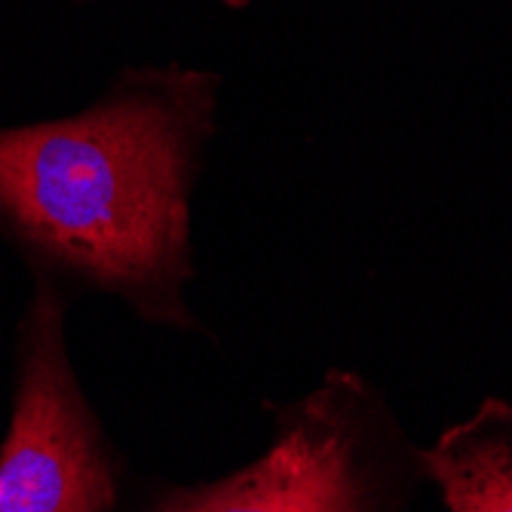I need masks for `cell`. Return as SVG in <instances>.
Returning a JSON list of instances; mask_svg holds the SVG:
<instances>
[{
    "mask_svg": "<svg viewBox=\"0 0 512 512\" xmlns=\"http://www.w3.org/2000/svg\"><path fill=\"white\" fill-rule=\"evenodd\" d=\"M448 512H512V402L485 399L421 451Z\"/></svg>",
    "mask_w": 512,
    "mask_h": 512,
    "instance_id": "cell-4",
    "label": "cell"
},
{
    "mask_svg": "<svg viewBox=\"0 0 512 512\" xmlns=\"http://www.w3.org/2000/svg\"><path fill=\"white\" fill-rule=\"evenodd\" d=\"M65 310V289L37 279L16 332L0 512H117L126 500V460L80 384Z\"/></svg>",
    "mask_w": 512,
    "mask_h": 512,
    "instance_id": "cell-3",
    "label": "cell"
},
{
    "mask_svg": "<svg viewBox=\"0 0 512 512\" xmlns=\"http://www.w3.org/2000/svg\"><path fill=\"white\" fill-rule=\"evenodd\" d=\"M227 4H234V7H240V4H246V0H227Z\"/></svg>",
    "mask_w": 512,
    "mask_h": 512,
    "instance_id": "cell-5",
    "label": "cell"
},
{
    "mask_svg": "<svg viewBox=\"0 0 512 512\" xmlns=\"http://www.w3.org/2000/svg\"><path fill=\"white\" fill-rule=\"evenodd\" d=\"M215 111L218 77L132 68L80 114L0 129V237L37 279L114 295L154 325L200 329L184 289Z\"/></svg>",
    "mask_w": 512,
    "mask_h": 512,
    "instance_id": "cell-1",
    "label": "cell"
},
{
    "mask_svg": "<svg viewBox=\"0 0 512 512\" xmlns=\"http://www.w3.org/2000/svg\"><path fill=\"white\" fill-rule=\"evenodd\" d=\"M270 424L267 448L246 467L154 482L126 512H405L427 479L384 396L353 371H329L307 396L273 405Z\"/></svg>",
    "mask_w": 512,
    "mask_h": 512,
    "instance_id": "cell-2",
    "label": "cell"
}]
</instances>
